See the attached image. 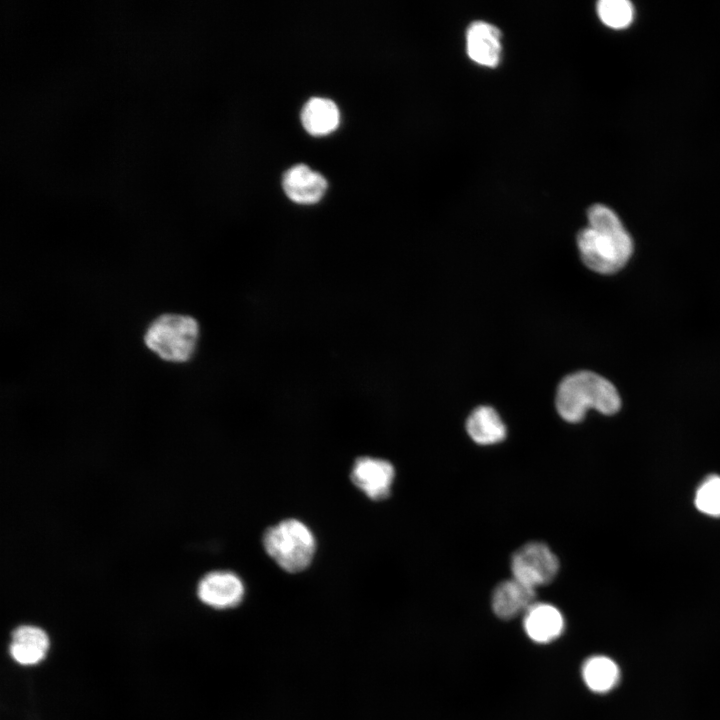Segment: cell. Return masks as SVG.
<instances>
[{
    "instance_id": "cell-5",
    "label": "cell",
    "mask_w": 720,
    "mask_h": 720,
    "mask_svg": "<svg viewBox=\"0 0 720 720\" xmlns=\"http://www.w3.org/2000/svg\"><path fill=\"white\" fill-rule=\"evenodd\" d=\"M558 570L557 557L543 543H527L512 556L513 578L534 589L550 583L556 577Z\"/></svg>"
},
{
    "instance_id": "cell-6",
    "label": "cell",
    "mask_w": 720,
    "mask_h": 720,
    "mask_svg": "<svg viewBox=\"0 0 720 720\" xmlns=\"http://www.w3.org/2000/svg\"><path fill=\"white\" fill-rule=\"evenodd\" d=\"M394 476L395 470L389 461L362 456L355 460L350 479L369 499L382 501L390 496Z\"/></svg>"
},
{
    "instance_id": "cell-15",
    "label": "cell",
    "mask_w": 720,
    "mask_h": 720,
    "mask_svg": "<svg viewBox=\"0 0 720 720\" xmlns=\"http://www.w3.org/2000/svg\"><path fill=\"white\" fill-rule=\"evenodd\" d=\"M582 677L590 690L596 693H605L617 684L619 669L610 658L593 656L583 664Z\"/></svg>"
},
{
    "instance_id": "cell-13",
    "label": "cell",
    "mask_w": 720,
    "mask_h": 720,
    "mask_svg": "<svg viewBox=\"0 0 720 720\" xmlns=\"http://www.w3.org/2000/svg\"><path fill=\"white\" fill-rule=\"evenodd\" d=\"M340 113L336 103L328 98L313 97L301 111V122L305 130L314 136L333 132L339 124Z\"/></svg>"
},
{
    "instance_id": "cell-8",
    "label": "cell",
    "mask_w": 720,
    "mask_h": 720,
    "mask_svg": "<svg viewBox=\"0 0 720 720\" xmlns=\"http://www.w3.org/2000/svg\"><path fill=\"white\" fill-rule=\"evenodd\" d=\"M326 179L305 164L289 168L283 175L282 187L293 202L311 205L319 202L327 190Z\"/></svg>"
},
{
    "instance_id": "cell-7",
    "label": "cell",
    "mask_w": 720,
    "mask_h": 720,
    "mask_svg": "<svg viewBox=\"0 0 720 720\" xmlns=\"http://www.w3.org/2000/svg\"><path fill=\"white\" fill-rule=\"evenodd\" d=\"M245 588L242 580L230 571H213L199 582L197 594L206 605L216 609L238 606L243 600Z\"/></svg>"
},
{
    "instance_id": "cell-2",
    "label": "cell",
    "mask_w": 720,
    "mask_h": 720,
    "mask_svg": "<svg viewBox=\"0 0 720 720\" xmlns=\"http://www.w3.org/2000/svg\"><path fill=\"white\" fill-rule=\"evenodd\" d=\"M556 409L567 422L581 421L589 409L605 415L616 413L621 399L614 385L592 371H578L566 376L559 384Z\"/></svg>"
},
{
    "instance_id": "cell-17",
    "label": "cell",
    "mask_w": 720,
    "mask_h": 720,
    "mask_svg": "<svg viewBox=\"0 0 720 720\" xmlns=\"http://www.w3.org/2000/svg\"><path fill=\"white\" fill-rule=\"evenodd\" d=\"M695 505L699 511L713 517H720V477L706 479L698 488Z\"/></svg>"
},
{
    "instance_id": "cell-16",
    "label": "cell",
    "mask_w": 720,
    "mask_h": 720,
    "mask_svg": "<svg viewBox=\"0 0 720 720\" xmlns=\"http://www.w3.org/2000/svg\"><path fill=\"white\" fill-rule=\"evenodd\" d=\"M596 9L600 20L613 29L626 28L634 18V8L628 0H601Z\"/></svg>"
},
{
    "instance_id": "cell-10",
    "label": "cell",
    "mask_w": 720,
    "mask_h": 720,
    "mask_svg": "<svg viewBox=\"0 0 720 720\" xmlns=\"http://www.w3.org/2000/svg\"><path fill=\"white\" fill-rule=\"evenodd\" d=\"M534 588L515 578L500 583L493 591L491 606L495 615L503 620L515 618L535 603Z\"/></svg>"
},
{
    "instance_id": "cell-12",
    "label": "cell",
    "mask_w": 720,
    "mask_h": 720,
    "mask_svg": "<svg viewBox=\"0 0 720 720\" xmlns=\"http://www.w3.org/2000/svg\"><path fill=\"white\" fill-rule=\"evenodd\" d=\"M48 648V636L41 628L22 625L12 633L9 652L19 664L33 665L45 657Z\"/></svg>"
},
{
    "instance_id": "cell-11",
    "label": "cell",
    "mask_w": 720,
    "mask_h": 720,
    "mask_svg": "<svg viewBox=\"0 0 720 720\" xmlns=\"http://www.w3.org/2000/svg\"><path fill=\"white\" fill-rule=\"evenodd\" d=\"M561 612L551 604L534 603L523 617L526 635L536 643H549L557 639L564 630Z\"/></svg>"
},
{
    "instance_id": "cell-14",
    "label": "cell",
    "mask_w": 720,
    "mask_h": 720,
    "mask_svg": "<svg viewBox=\"0 0 720 720\" xmlns=\"http://www.w3.org/2000/svg\"><path fill=\"white\" fill-rule=\"evenodd\" d=\"M466 430L473 441L491 445L502 441L506 427L499 414L489 406L475 408L466 421Z\"/></svg>"
},
{
    "instance_id": "cell-3",
    "label": "cell",
    "mask_w": 720,
    "mask_h": 720,
    "mask_svg": "<svg viewBox=\"0 0 720 720\" xmlns=\"http://www.w3.org/2000/svg\"><path fill=\"white\" fill-rule=\"evenodd\" d=\"M199 333V324L192 316L165 313L148 325L144 333V343L160 359L171 363H184L195 353Z\"/></svg>"
},
{
    "instance_id": "cell-9",
    "label": "cell",
    "mask_w": 720,
    "mask_h": 720,
    "mask_svg": "<svg viewBox=\"0 0 720 720\" xmlns=\"http://www.w3.org/2000/svg\"><path fill=\"white\" fill-rule=\"evenodd\" d=\"M467 53L479 65L495 67L501 57V32L491 23L472 22L466 32Z\"/></svg>"
},
{
    "instance_id": "cell-4",
    "label": "cell",
    "mask_w": 720,
    "mask_h": 720,
    "mask_svg": "<svg viewBox=\"0 0 720 720\" xmlns=\"http://www.w3.org/2000/svg\"><path fill=\"white\" fill-rule=\"evenodd\" d=\"M263 547L275 563L289 573H299L312 563L316 541L312 531L300 520L285 519L268 527Z\"/></svg>"
},
{
    "instance_id": "cell-1",
    "label": "cell",
    "mask_w": 720,
    "mask_h": 720,
    "mask_svg": "<svg viewBox=\"0 0 720 720\" xmlns=\"http://www.w3.org/2000/svg\"><path fill=\"white\" fill-rule=\"evenodd\" d=\"M588 227L577 235V245L584 264L594 272L612 274L619 271L633 253V241L617 214L603 204L588 209Z\"/></svg>"
}]
</instances>
